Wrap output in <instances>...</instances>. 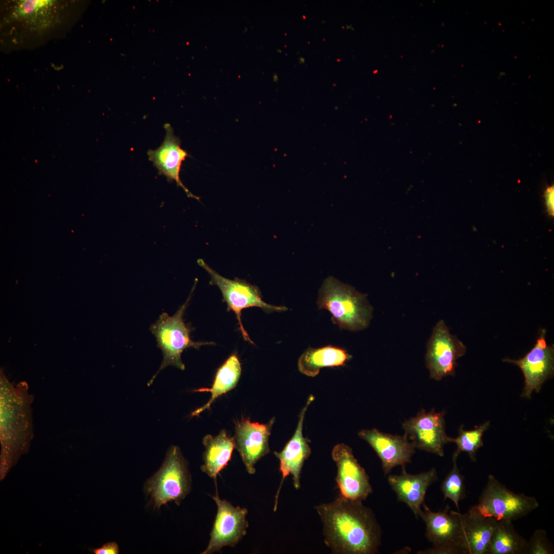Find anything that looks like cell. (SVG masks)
<instances>
[{
    "instance_id": "1",
    "label": "cell",
    "mask_w": 554,
    "mask_h": 554,
    "mask_svg": "<svg viewBox=\"0 0 554 554\" xmlns=\"http://www.w3.org/2000/svg\"><path fill=\"white\" fill-rule=\"evenodd\" d=\"M361 501L341 496L316 507L323 524L324 541L332 552L374 554L381 544V530L372 510Z\"/></svg>"
},
{
    "instance_id": "2",
    "label": "cell",
    "mask_w": 554,
    "mask_h": 554,
    "mask_svg": "<svg viewBox=\"0 0 554 554\" xmlns=\"http://www.w3.org/2000/svg\"><path fill=\"white\" fill-rule=\"evenodd\" d=\"M316 304L319 309L327 310L331 314L332 322L343 329H364L372 317L373 308L367 295L332 276L325 280Z\"/></svg>"
},
{
    "instance_id": "3",
    "label": "cell",
    "mask_w": 554,
    "mask_h": 554,
    "mask_svg": "<svg viewBox=\"0 0 554 554\" xmlns=\"http://www.w3.org/2000/svg\"><path fill=\"white\" fill-rule=\"evenodd\" d=\"M196 283L185 302L172 316L163 312L150 326V330L156 338L157 347L162 350L163 361L158 371L148 382L149 386L158 373L169 366L185 370L181 354L186 349L192 347L199 349L202 346L215 344L213 342L193 341L190 336L192 328L183 319Z\"/></svg>"
},
{
    "instance_id": "4",
    "label": "cell",
    "mask_w": 554,
    "mask_h": 554,
    "mask_svg": "<svg viewBox=\"0 0 554 554\" xmlns=\"http://www.w3.org/2000/svg\"><path fill=\"white\" fill-rule=\"evenodd\" d=\"M191 477L180 449L172 446L159 469L145 482L144 491L157 510L170 502L180 505L189 493Z\"/></svg>"
},
{
    "instance_id": "5",
    "label": "cell",
    "mask_w": 554,
    "mask_h": 554,
    "mask_svg": "<svg viewBox=\"0 0 554 554\" xmlns=\"http://www.w3.org/2000/svg\"><path fill=\"white\" fill-rule=\"evenodd\" d=\"M420 515L426 525V537L432 544L419 554H469L462 514L450 510L449 505L434 512L423 504Z\"/></svg>"
},
{
    "instance_id": "6",
    "label": "cell",
    "mask_w": 554,
    "mask_h": 554,
    "mask_svg": "<svg viewBox=\"0 0 554 554\" xmlns=\"http://www.w3.org/2000/svg\"><path fill=\"white\" fill-rule=\"evenodd\" d=\"M197 262L210 274L211 279L209 284L217 286L220 289L223 297V301L227 304L228 310H232L235 313L239 329L246 341L254 344L242 322L243 309L257 307L267 313L283 312L288 310L285 306H274L265 302L257 286L238 278L234 280L226 278L212 269L201 259H198Z\"/></svg>"
},
{
    "instance_id": "7",
    "label": "cell",
    "mask_w": 554,
    "mask_h": 554,
    "mask_svg": "<svg viewBox=\"0 0 554 554\" xmlns=\"http://www.w3.org/2000/svg\"><path fill=\"white\" fill-rule=\"evenodd\" d=\"M476 505L485 516L497 520L513 521L527 515L537 509L539 504L535 497L513 492L494 476L489 474Z\"/></svg>"
},
{
    "instance_id": "8",
    "label": "cell",
    "mask_w": 554,
    "mask_h": 554,
    "mask_svg": "<svg viewBox=\"0 0 554 554\" xmlns=\"http://www.w3.org/2000/svg\"><path fill=\"white\" fill-rule=\"evenodd\" d=\"M466 352V347L452 334L443 320L434 327L428 342L425 361L431 378L441 380L456 373L457 361Z\"/></svg>"
},
{
    "instance_id": "9",
    "label": "cell",
    "mask_w": 554,
    "mask_h": 554,
    "mask_svg": "<svg viewBox=\"0 0 554 554\" xmlns=\"http://www.w3.org/2000/svg\"><path fill=\"white\" fill-rule=\"evenodd\" d=\"M217 505V513L206 548L201 553L220 551L225 546L234 547L246 535L248 522L245 508L235 507L226 500H221L216 491L212 497Z\"/></svg>"
},
{
    "instance_id": "10",
    "label": "cell",
    "mask_w": 554,
    "mask_h": 554,
    "mask_svg": "<svg viewBox=\"0 0 554 554\" xmlns=\"http://www.w3.org/2000/svg\"><path fill=\"white\" fill-rule=\"evenodd\" d=\"M445 411L422 409L402 424L404 435L416 449L444 456V446L451 438L445 432Z\"/></svg>"
},
{
    "instance_id": "11",
    "label": "cell",
    "mask_w": 554,
    "mask_h": 554,
    "mask_svg": "<svg viewBox=\"0 0 554 554\" xmlns=\"http://www.w3.org/2000/svg\"><path fill=\"white\" fill-rule=\"evenodd\" d=\"M545 333L543 330L533 348L523 358L503 359L504 362L517 365L522 371L525 385L522 395L526 398H530L533 391H540L545 381L553 375L554 347L547 344Z\"/></svg>"
},
{
    "instance_id": "12",
    "label": "cell",
    "mask_w": 554,
    "mask_h": 554,
    "mask_svg": "<svg viewBox=\"0 0 554 554\" xmlns=\"http://www.w3.org/2000/svg\"><path fill=\"white\" fill-rule=\"evenodd\" d=\"M332 457L338 470L336 481L341 496L349 500H365L372 492L369 478L355 458L351 448L345 444L336 445Z\"/></svg>"
},
{
    "instance_id": "13",
    "label": "cell",
    "mask_w": 554,
    "mask_h": 554,
    "mask_svg": "<svg viewBox=\"0 0 554 554\" xmlns=\"http://www.w3.org/2000/svg\"><path fill=\"white\" fill-rule=\"evenodd\" d=\"M274 421L273 418L268 423L260 424L245 418L235 423V448L250 474L255 473V463L270 451L269 437Z\"/></svg>"
},
{
    "instance_id": "14",
    "label": "cell",
    "mask_w": 554,
    "mask_h": 554,
    "mask_svg": "<svg viewBox=\"0 0 554 554\" xmlns=\"http://www.w3.org/2000/svg\"><path fill=\"white\" fill-rule=\"evenodd\" d=\"M358 436L377 453L385 475L389 474L394 467H405L406 464L411 462L416 448L405 435L385 433L373 428L362 430Z\"/></svg>"
},
{
    "instance_id": "15",
    "label": "cell",
    "mask_w": 554,
    "mask_h": 554,
    "mask_svg": "<svg viewBox=\"0 0 554 554\" xmlns=\"http://www.w3.org/2000/svg\"><path fill=\"white\" fill-rule=\"evenodd\" d=\"M313 399V396L310 395L301 410L296 429L291 439L281 451L274 452L280 461V471L282 474V481L276 494L274 510L276 509L279 493L286 477L292 476L295 488L298 489L300 487L302 468L311 453L308 440L303 435V425L306 410Z\"/></svg>"
},
{
    "instance_id": "16",
    "label": "cell",
    "mask_w": 554,
    "mask_h": 554,
    "mask_svg": "<svg viewBox=\"0 0 554 554\" xmlns=\"http://www.w3.org/2000/svg\"><path fill=\"white\" fill-rule=\"evenodd\" d=\"M164 127L166 130L165 138L159 148L147 152L149 160L157 168L160 175L166 176L169 182L175 181L188 197L199 200V197L183 185L180 177L182 163L189 155L181 148L180 140L174 134L171 126L166 123Z\"/></svg>"
},
{
    "instance_id": "17",
    "label": "cell",
    "mask_w": 554,
    "mask_h": 554,
    "mask_svg": "<svg viewBox=\"0 0 554 554\" xmlns=\"http://www.w3.org/2000/svg\"><path fill=\"white\" fill-rule=\"evenodd\" d=\"M400 474H389L388 482L399 501L405 503L416 518L420 517L428 488L438 479L437 470L432 468L418 474L407 473L402 467Z\"/></svg>"
},
{
    "instance_id": "18",
    "label": "cell",
    "mask_w": 554,
    "mask_h": 554,
    "mask_svg": "<svg viewBox=\"0 0 554 554\" xmlns=\"http://www.w3.org/2000/svg\"><path fill=\"white\" fill-rule=\"evenodd\" d=\"M462 518L469 554H487L497 520L482 514L476 505Z\"/></svg>"
},
{
    "instance_id": "19",
    "label": "cell",
    "mask_w": 554,
    "mask_h": 554,
    "mask_svg": "<svg viewBox=\"0 0 554 554\" xmlns=\"http://www.w3.org/2000/svg\"><path fill=\"white\" fill-rule=\"evenodd\" d=\"M203 444L205 450L201 469L214 480L216 485L217 476L228 464L235 448L233 439L228 436L225 430H222L214 437L210 434L205 436Z\"/></svg>"
},
{
    "instance_id": "20",
    "label": "cell",
    "mask_w": 554,
    "mask_h": 554,
    "mask_svg": "<svg viewBox=\"0 0 554 554\" xmlns=\"http://www.w3.org/2000/svg\"><path fill=\"white\" fill-rule=\"evenodd\" d=\"M351 358L345 349L335 346L309 348L299 358L298 366L302 374L314 377L322 368L344 366Z\"/></svg>"
},
{
    "instance_id": "21",
    "label": "cell",
    "mask_w": 554,
    "mask_h": 554,
    "mask_svg": "<svg viewBox=\"0 0 554 554\" xmlns=\"http://www.w3.org/2000/svg\"><path fill=\"white\" fill-rule=\"evenodd\" d=\"M241 371L239 358L236 353H233L217 369L211 388H201L193 391L210 392L211 395L206 404L193 411L190 416H198L205 410L209 409L217 398L234 388L240 379Z\"/></svg>"
},
{
    "instance_id": "22",
    "label": "cell",
    "mask_w": 554,
    "mask_h": 554,
    "mask_svg": "<svg viewBox=\"0 0 554 554\" xmlns=\"http://www.w3.org/2000/svg\"><path fill=\"white\" fill-rule=\"evenodd\" d=\"M57 7L52 1H22L14 7L10 17L13 21L21 23L28 27L43 28L52 23V17Z\"/></svg>"
},
{
    "instance_id": "23",
    "label": "cell",
    "mask_w": 554,
    "mask_h": 554,
    "mask_svg": "<svg viewBox=\"0 0 554 554\" xmlns=\"http://www.w3.org/2000/svg\"><path fill=\"white\" fill-rule=\"evenodd\" d=\"M512 521L497 520L487 554H525L528 541L516 530Z\"/></svg>"
},
{
    "instance_id": "24",
    "label": "cell",
    "mask_w": 554,
    "mask_h": 554,
    "mask_svg": "<svg viewBox=\"0 0 554 554\" xmlns=\"http://www.w3.org/2000/svg\"><path fill=\"white\" fill-rule=\"evenodd\" d=\"M489 426V421L480 425L471 430H465L462 425L459 429V435L456 438H451V442L457 445V449L452 456V459H457L461 452L468 453L471 460L476 461V452L483 445V436Z\"/></svg>"
},
{
    "instance_id": "25",
    "label": "cell",
    "mask_w": 554,
    "mask_h": 554,
    "mask_svg": "<svg viewBox=\"0 0 554 554\" xmlns=\"http://www.w3.org/2000/svg\"><path fill=\"white\" fill-rule=\"evenodd\" d=\"M457 459H452L453 467L446 476L441 485L444 499L451 500L459 509L460 501L466 497L464 477L461 473L457 464Z\"/></svg>"
},
{
    "instance_id": "26",
    "label": "cell",
    "mask_w": 554,
    "mask_h": 554,
    "mask_svg": "<svg viewBox=\"0 0 554 554\" xmlns=\"http://www.w3.org/2000/svg\"><path fill=\"white\" fill-rule=\"evenodd\" d=\"M553 547L549 541L546 531L542 529L536 530L528 541L526 553L552 554Z\"/></svg>"
},
{
    "instance_id": "27",
    "label": "cell",
    "mask_w": 554,
    "mask_h": 554,
    "mask_svg": "<svg viewBox=\"0 0 554 554\" xmlns=\"http://www.w3.org/2000/svg\"><path fill=\"white\" fill-rule=\"evenodd\" d=\"M95 554H118L119 548L118 544L114 542H108L101 547L92 550Z\"/></svg>"
},
{
    "instance_id": "28",
    "label": "cell",
    "mask_w": 554,
    "mask_h": 554,
    "mask_svg": "<svg viewBox=\"0 0 554 554\" xmlns=\"http://www.w3.org/2000/svg\"><path fill=\"white\" fill-rule=\"evenodd\" d=\"M545 203L548 214L553 216L554 214V188L553 186L548 187L545 190Z\"/></svg>"
}]
</instances>
